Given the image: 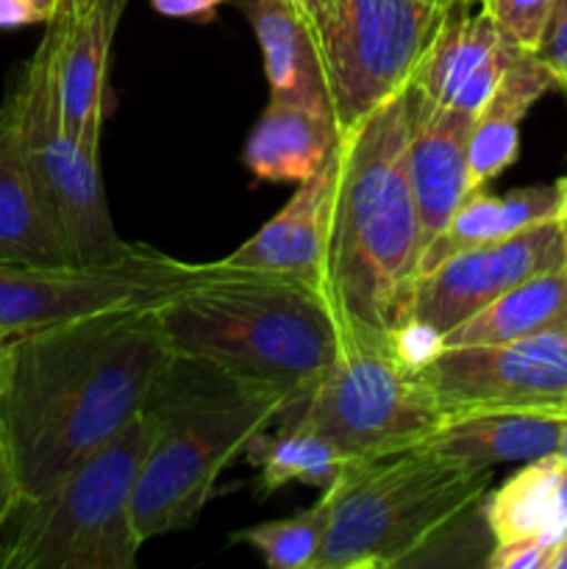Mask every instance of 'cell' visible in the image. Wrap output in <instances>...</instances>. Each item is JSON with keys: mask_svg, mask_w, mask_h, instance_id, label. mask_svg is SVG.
<instances>
[{"mask_svg": "<svg viewBox=\"0 0 567 569\" xmlns=\"http://www.w3.org/2000/svg\"><path fill=\"white\" fill-rule=\"evenodd\" d=\"M6 342L0 422L26 500L53 489L142 415L170 361L156 309L89 317Z\"/></svg>", "mask_w": 567, "mask_h": 569, "instance_id": "1", "label": "cell"}, {"mask_svg": "<svg viewBox=\"0 0 567 569\" xmlns=\"http://www.w3.org/2000/svg\"><path fill=\"white\" fill-rule=\"evenodd\" d=\"M406 131L404 87L339 137L322 289L345 348L392 350L411 320L426 239L406 170Z\"/></svg>", "mask_w": 567, "mask_h": 569, "instance_id": "2", "label": "cell"}, {"mask_svg": "<svg viewBox=\"0 0 567 569\" xmlns=\"http://www.w3.org/2000/svg\"><path fill=\"white\" fill-rule=\"evenodd\" d=\"M156 320L170 353L281 389L292 406L345 350V331L320 283L220 261H209L198 281L156 306Z\"/></svg>", "mask_w": 567, "mask_h": 569, "instance_id": "3", "label": "cell"}, {"mask_svg": "<svg viewBox=\"0 0 567 569\" xmlns=\"http://www.w3.org/2000/svg\"><path fill=\"white\" fill-rule=\"evenodd\" d=\"M287 409L292 398L281 389L170 353L145 406L153 442L133 489V528L142 545L192 526L222 470Z\"/></svg>", "mask_w": 567, "mask_h": 569, "instance_id": "4", "label": "cell"}, {"mask_svg": "<svg viewBox=\"0 0 567 569\" xmlns=\"http://www.w3.org/2000/svg\"><path fill=\"white\" fill-rule=\"evenodd\" d=\"M493 470L456 465L426 448L350 461L317 569H395L454 531L481 506Z\"/></svg>", "mask_w": 567, "mask_h": 569, "instance_id": "5", "label": "cell"}, {"mask_svg": "<svg viewBox=\"0 0 567 569\" xmlns=\"http://www.w3.org/2000/svg\"><path fill=\"white\" fill-rule=\"evenodd\" d=\"M150 442L153 420L142 411L53 489L22 500L0 567L131 569L142 548L133 528V489Z\"/></svg>", "mask_w": 567, "mask_h": 569, "instance_id": "6", "label": "cell"}, {"mask_svg": "<svg viewBox=\"0 0 567 569\" xmlns=\"http://www.w3.org/2000/svg\"><path fill=\"white\" fill-rule=\"evenodd\" d=\"M3 117L14 131L44 211L72 261L117 259L128 242L117 237L98 153L67 133L53 76V39L44 31L31 59L14 72Z\"/></svg>", "mask_w": 567, "mask_h": 569, "instance_id": "7", "label": "cell"}, {"mask_svg": "<svg viewBox=\"0 0 567 569\" xmlns=\"http://www.w3.org/2000/svg\"><path fill=\"white\" fill-rule=\"evenodd\" d=\"M445 420L448 411L395 350L345 348L278 426L317 433L348 461H370L417 448Z\"/></svg>", "mask_w": 567, "mask_h": 569, "instance_id": "8", "label": "cell"}, {"mask_svg": "<svg viewBox=\"0 0 567 569\" xmlns=\"http://www.w3.org/2000/svg\"><path fill=\"white\" fill-rule=\"evenodd\" d=\"M206 272L150 244H128L117 259L67 264H0V342L115 315L156 309Z\"/></svg>", "mask_w": 567, "mask_h": 569, "instance_id": "9", "label": "cell"}, {"mask_svg": "<svg viewBox=\"0 0 567 569\" xmlns=\"http://www.w3.org/2000/svg\"><path fill=\"white\" fill-rule=\"evenodd\" d=\"M442 14L422 0H334L320 53L339 131L411 81Z\"/></svg>", "mask_w": 567, "mask_h": 569, "instance_id": "10", "label": "cell"}, {"mask_svg": "<svg viewBox=\"0 0 567 569\" xmlns=\"http://www.w3.org/2000/svg\"><path fill=\"white\" fill-rule=\"evenodd\" d=\"M417 372L448 417L520 411L567 420V328L487 348L442 345Z\"/></svg>", "mask_w": 567, "mask_h": 569, "instance_id": "11", "label": "cell"}, {"mask_svg": "<svg viewBox=\"0 0 567 569\" xmlns=\"http://www.w3.org/2000/svg\"><path fill=\"white\" fill-rule=\"evenodd\" d=\"M565 267L559 217L493 244L461 250L420 276L411 320L445 337L517 283Z\"/></svg>", "mask_w": 567, "mask_h": 569, "instance_id": "12", "label": "cell"}, {"mask_svg": "<svg viewBox=\"0 0 567 569\" xmlns=\"http://www.w3.org/2000/svg\"><path fill=\"white\" fill-rule=\"evenodd\" d=\"M517 50L500 37L481 6L478 11H472V3L454 6L442 14L409 83L434 103L476 117L493 98Z\"/></svg>", "mask_w": 567, "mask_h": 569, "instance_id": "13", "label": "cell"}, {"mask_svg": "<svg viewBox=\"0 0 567 569\" xmlns=\"http://www.w3.org/2000/svg\"><path fill=\"white\" fill-rule=\"evenodd\" d=\"M406 170L428 248L470 194L467 142L476 117L434 103L411 83H406Z\"/></svg>", "mask_w": 567, "mask_h": 569, "instance_id": "14", "label": "cell"}, {"mask_svg": "<svg viewBox=\"0 0 567 569\" xmlns=\"http://www.w3.org/2000/svg\"><path fill=\"white\" fill-rule=\"evenodd\" d=\"M126 3L128 0H94L81 14H56L48 22L61 122L67 133L92 153H100L109 50Z\"/></svg>", "mask_w": 567, "mask_h": 569, "instance_id": "15", "label": "cell"}, {"mask_svg": "<svg viewBox=\"0 0 567 569\" xmlns=\"http://www.w3.org/2000/svg\"><path fill=\"white\" fill-rule=\"evenodd\" d=\"M334 181H337V150L315 176L298 183L292 198L276 217H270L248 242L217 261L237 270L287 272V276L309 278L322 287Z\"/></svg>", "mask_w": 567, "mask_h": 569, "instance_id": "16", "label": "cell"}, {"mask_svg": "<svg viewBox=\"0 0 567 569\" xmlns=\"http://www.w3.org/2000/svg\"><path fill=\"white\" fill-rule=\"evenodd\" d=\"M242 11L259 42L270 100L334 117L320 42L292 0H242ZM337 120V117H334Z\"/></svg>", "mask_w": 567, "mask_h": 569, "instance_id": "17", "label": "cell"}, {"mask_svg": "<svg viewBox=\"0 0 567 569\" xmlns=\"http://www.w3.org/2000/svg\"><path fill=\"white\" fill-rule=\"evenodd\" d=\"M561 420L520 411H465L454 415L417 448L456 465L493 470L498 465H528L556 456Z\"/></svg>", "mask_w": 567, "mask_h": 569, "instance_id": "18", "label": "cell"}, {"mask_svg": "<svg viewBox=\"0 0 567 569\" xmlns=\"http://www.w3.org/2000/svg\"><path fill=\"white\" fill-rule=\"evenodd\" d=\"M556 89V78L531 50H517L495 87L493 98L472 120L467 142L470 192L487 187L520 156V122L543 94Z\"/></svg>", "mask_w": 567, "mask_h": 569, "instance_id": "19", "label": "cell"}, {"mask_svg": "<svg viewBox=\"0 0 567 569\" xmlns=\"http://www.w3.org/2000/svg\"><path fill=\"white\" fill-rule=\"evenodd\" d=\"M339 137L334 117L270 100L245 142L242 164L256 181L300 183L331 159Z\"/></svg>", "mask_w": 567, "mask_h": 569, "instance_id": "20", "label": "cell"}, {"mask_svg": "<svg viewBox=\"0 0 567 569\" xmlns=\"http://www.w3.org/2000/svg\"><path fill=\"white\" fill-rule=\"evenodd\" d=\"M561 209H565V192H561L559 181L515 189L506 194H489L484 189H476L461 200L442 233L434 237L422 250L420 276H426L428 270L461 250L500 242V239L515 237L537 222L559 217Z\"/></svg>", "mask_w": 567, "mask_h": 569, "instance_id": "21", "label": "cell"}, {"mask_svg": "<svg viewBox=\"0 0 567 569\" xmlns=\"http://www.w3.org/2000/svg\"><path fill=\"white\" fill-rule=\"evenodd\" d=\"M481 515L493 542L543 539L556 548L567 537V465L556 456L528 461L493 495H484Z\"/></svg>", "mask_w": 567, "mask_h": 569, "instance_id": "22", "label": "cell"}, {"mask_svg": "<svg viewBox=\"0 0 567 569\" xmlns=\"http://www.w3.org/2000/svg\"><path fill=\"white\" fill-rule=\"evenodd\" d=\"M67 261H72L70 253L44 211L14 131L0 111V264Z\"/></svg>", "mask_w": 567, "mask_h": 569, "instance_id": "23", "label": "cell"}, {"mask_svg": "<svg viewBox=\"0 0 567 569\" xmlns=\"http://www.w3.org/2000/svg\"><path fill=\"white\" fill-rule=\"evenodd\" d=\"M567 328V272H543L484 306L461 326L445 333V348H487L509 345Z\"/></svg>", "mask_w": 567, "mask_h": 569, "instance_id": "24", "label": "cell"}, {"mask_svg": "<svg viewBox=\"0 0 567 569\" xmlns=\"http://www.w3.org/2000/svg\"><path fill=\"white\" fill-rule=\"evenodd\" d=\"M248 456L259 467L261 495H272L289 483H304L322 492L337 483L350 465L322 437L289 426H278L276 433H259Z\"/></svg>", "mask_w": 567, "mask_h": 569, "instance_id": "25", "label": "cell"}, {"mask_svg": "<svg viewBox=\"0 0 567 569\" xmlns=\"http://www.w3.org/2000/svg\"><path fill=\"white\" fill-rule=\"evenodd\" d=\"M334 509V483L322 489L311 509L298 511L287 520H267L233 533V542L256 550L270 569H317V559L326 545Z\"/></svg>", "mask_w": 567, "mask_h": 569, "instance_id": "26", "label": "cell"}, {"mask_svg": "<svg viewBox=\"0 0 567 569\" xmlns=\"http://www.w3.org/2000/svg\"><path fill=\"white\" fill-rule=\"evenodd\" d=\"M500 37L520 50H537L556 0H478Z\"/></svg>", "mask_w": 567, "mask_h": 569, "instance_id": "27", "label": "cell"}, {"mask_svg": "<svg viewBox=\"0 0 567 569\" xmlns=\"http://www.w3.org/2000/svg\"><path fill=\"white\" fill-rule=\"evenodd\" d=\"M534 56L554 72L556 89H559L567 100V0H556L554 11H550V20L548 26H545V33L543 39H539Z\"/></svg>", "mask_w": 567, "mask_h": 569, "instance_id": "28", "label": "cell"}, {"mask_svg": "<svg viewBox=\"0 0 567 569\" xmlns=\"http://www.w3.org/2000/svg\"><path fill=\"white\" fill-rule=\"evenodd\" d=\"M554 548L543 539H517V542H498L487 556V567L493 569H548Z\"/></svg>", "mask_w": 567, "mask_h": 569, "instance_id": "29", "label": "cell"}, {"mask_svg": "<svg viewBox=\"0 0 567 569\" xmlns=\"http://www.w3.org/2000/svg\"><path fill=\"white\" fill-rule=\"evenodd\" d=\"M22 487L20 476H17L14 456H11L9 439H6L3 422H0V531L9 526L11 517L17 515V509L22 506Z\"/></svg>", "mask_w": 567, "mask_h": 569, "instance_id": "30", "label": "cell"}, {"mask_svg": "<svg viewBox=\"0 0 567 569\" xmlns=\"http://www.w3.org/2000/svg\"><path fill=\"white\" fill-rule=\"evenodd\" d=\"M59 0H0V31L26 26H48Z\"/></svg>", "mask_w": 567, "mask_h": 569, "instance_id": "31", "label": "cell"}, {"mask_svg": "<svg viewBox=\"0 0 567 569\" xmlns=\"http://www.w3.org/2000/svg\"><path fill=\"white\" fill-rule=\"evenodd\" d=\"M222 3H226V0H150V6H153L161 17H172V20H200V22L211 20L215 11L220 9Z\"/></svg>", "mask_w": 567, "mask_h": 569, "instance_id": "32", "label": "cell"}, {"mask_svg": "<svg viewBox=\"0 0 567 569\" xmlns=\"http://www.w3.org/2000/svg\"><path fill=\"white\" fill-rule=\"evenodd\" d=\"M298 3V9L304 11L306 20L311 22V28H315L317 33V42L322 39V33H326L328 22H331V14H334V0H295Z\"/></svg>", "mask_w": 567, "mask_h": 569, "instance_id": "33", "label": "cell"}, {"mask_svg": "<svg viewBox=\"0 0 567 569\" xmlns=\"http://www.w3.org/2000/svg\"><path fill=\"white\" fill-rule=\"evenodd\" d=\"M92 3L94 0H59V9H56V14L76 17V14H81V11H87Z\"/></svg>", "mask_w": 567, "mask_h": 569, "instance_id": "34", "label": "cell"}, {"mask_svg": "<svg viewBox=\"0 0 567 569\" xmlns=\"http://www.w3.org/2000/svg\"><path fill=\"white\" fill-rule=\"evenodd\" d=\"M548 569H567V537L561 539V542L554 548V553H550Z\"/></svg>", "mask_w": 567, "mask_h": 569, "instance_id": "35", "label": "cell"}, {"mask_svg": "<svg viewBox=\"0 0 567 569\" xmlns=\"http://www.w3.org/2000/svg\"><path fill=\"white\" fill-rule=\"evenodd\" d=\"M6 376H9V342H0V398H3Z\"/></svg>", "mask_w": 567, "mask_h": 569, "instance_id": "36", "label": "cell"}, {"mask_svg": "<svg viewBox=\"0 0 567 569\" xmlns=\"http://www.w3.org/2000/svg\"><path fill=\"white\" fill-rule=\"evenodd\" d=\"M556 459L567 465V420H561L559 428V448H556Z\"/></svg>", "mask_w": 567, "mask_h": 569, "instance_id": "37", "label": "cell"}, {"mask_svg": "<svg viewBox=\"0 0 567 569\" xmlns=\"http://www.w3.org/2000/svg\"><path fill=\"white\" fill-rule=\"evenodd\" d=\"M422 3H431V6H437V9L448 11V9H454V6H465V3H478V0H422Z\"/></svg>", "mask_w": 567, "mask_h": 569, "instance_id": "38", "label": "cell"}, {"mask_svg": "<svg viewBox=\"0 0 567 569\" xmlns=\"http://www.w3.org/2000/svg\"><path fill=\"white\" fill-rule=\"evenodd\" d=\"M559 222H561V244H565V272H567V203L565 209H561Z\"/></svg>", "mask_w": 567, "mask_h": 569, "instance_id": "39", "label": "cell"}, {"mask_svg": "<svg viewBox=\"0 0 567 569\" xmlns=\"http://www.w3.org/2000/svg\"><path fill=\"white\" fill-rule=\"evenodd\" d=\"M559 183H561V192H565V203H567V176L559 178Z\"/></svg>", "mask_w": 567, "mask_h": 569, "instance_id": "40", "label": "cell"}, {"mask_svg": "<svg viewBox=\"0 0 567 569\" xmlns=\"http://www.w3.org/2000/svg\"><path fill=\"white\" fill-rule=\"evenodd\" d=\"M292 3H295V0H292Z\"/></svg>", "mask_w": 567, "mask_h": 569, "instance_id": "41", "label": "cell"}]
</instances>
